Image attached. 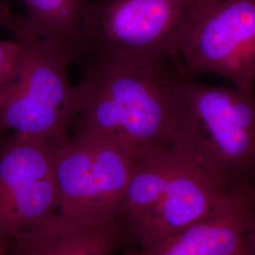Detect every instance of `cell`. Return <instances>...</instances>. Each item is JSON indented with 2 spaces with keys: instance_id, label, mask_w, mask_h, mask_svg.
I'll use <instances>...</instances> for the list:
<instances>
[{
  "instance_id": "3",
  "label": "cell",
  "mask_w": 255,
  "mask_h": 255,
  "mask_svg": "<svg viewBox=\"0 0 255 255\" xmlns=\"http://www.w3.org/2000/svg\"><path fill=\"white\" fill-rule=\"evenodd\" d=\"M0 25L18 45L14 71L0 100V135L8 130L61 145L69 138L75 86L67 78L73 59L37 36L23 15L0 6Z\"/></svg>"
},
{
  "instance_id": "1",
  "label": "cell",
  "mask_w": 255,
  "mask_h": 255,
  "mask_svg": "<svg viewBox=\"0 0 255 255\" xmlns=\"http://www.w3.org/2000/svg\"><path fill=\"white\" fill-rule=\"evenodd\" d=\"M182 78L173 58L131 64L90 57L75 86L69 131L100 133L134 160L171 146Z\"/></svg>"
},
{
  "instance_id": "12",
  "label": "cell",
  "mask_w": 255,
  "mask_h": 255,
  "mask_svg": "<svg viewBox=\"0 0 255 255\" xmlns=\"http://www.w3.org/2000/svg\"><path fill=\"white\" fill-rule=\"evenodd\" d=\"M17 54L16 41L0 40V100L12 77Z\"/></svg>"
},
{
  "instance_id": "2",
  "label": "cell",
  "mask_w": 255,
  "mask_h": 255,
  "mask_svg": "<svg viewBox=\"0 0 255 255\" xmlns=\"http://www.w3.org/2000/svg\"><path fill=\"white\" fill-rule=\"evenodd\" d=\"M171 146L231 185L255 184V95L182 73Z\"/></svg>"
},
{
  "instance_id": "11",
  "label": "cell",
  "mask_w": 255,
  "mask_h": 255,
  "mask_svg": "<svg viewBox=\"0 0 255 255\" xmlns=\"http://www.w3.org/2000/svg\"><path fill=\"white\" fill-rule=\"evenodd\" d=\"M27 27L73 60L84 57L83 24L88 0H21Z\"/></svg>"
},
{
  "instance_id": "6",
  "label": "cell",
  "mask_w": 255,
  "mask_h": 255,
  "mask_svg": "<svg viewBox=\"0 0 255 255\" xmlns=\"http://www.w3.org/2000/svg\"><path fill=\"white\" fill-rule=\"evenodd\" d=\"M176 61L188 77L219 75L255 95V0H199Z\"/></svg>"
},
{
  "instance_id": "9",
  "label": "cell",
  "mask_w": 255,
  "mask_h": 255,
  "mask_svg": "<svg viewBox=\"0 0 255 255\" xmlns=\"http://www.w3.org/2000/svg\"><path fill=\"white\" fill-rule=\"evenodd\" d=\"M255 214V184L234 188L202 219L153 245L124 255H235Z\"/></svg>"
},
{
  "instance_id": "8",
  "label": "cell",
  "mask_w": 255,
  "mask_h": 255,
  "mask_svg": "<svg viewBox=\"0 0 255 255\" xmlns=\"http://www.w3.org/2000/svg\"><path fill=\"white\" fill-rule=\"evenodd\" d=\"M236 187L172 147L162 193L153 209L128 233L127 243L139 249L153 245L202 219Z\"/></svg>"
},
{
  "instance_id": "14",
  "label": "cell",
  "mask_w": 255,
  "mask_h": 255,
  "mask_svg": "<svg viewBox=\"0 0 255 255\" xmlns=\"http://www.w3.org/2000/svg\"><path fill=\"white\" fill-rule=\"evenodd\" d=\"M235 255H255V253L250 247L247 245L246 243L245 246L243 247V248Z\"/></svg>"
},
{
  "instance_id": "13",
  "label": "cell",
  "mask_w": 255,
  "mask_h": 255,
  "mask_svg": "<svg viewBox=\"0 0 255 255\" xmlns=\"http://www.w3.org/2000/svg\"><path fill=\"white\" fill-rule=\"evenodd\" d=\"M246 243L255 253V214L250 223L246 237Z\"/></svg>"
},
{
  "instance_id": "16",
  "label": "cell",
  "mask_w": 255,
  "mask_h": 255,
  "mask_svg": "<svg viewBox=\"0 0 255 255\" xmlns=\"http://www.w3.org/2000/svg\"><path fill=\"white\" fill-rule=\"evenodd\" d=\"M2 4H3V3H2V2H1V0H0V6H1Z\"/></svg>"
},
{
  "instance_id": "10",
  "label": "cell",
  "mask_w": 255,
  "mask_h": 255,
  "mask_svg": "<svg viewBox=\"0 0 255 255\" xmlns=\"http://www.w3.org/2000/svg\"><path fill=\"white\" fill-rule=\"evenodd\" d=\"M127 241L121 219L89 226L56 212L13 237L6 255H113Z\"/></svg>"
},
{
  "instance_id": "7",
  "label": "cell",
  "mask_w": 255,
  "mask_h": 255,
  "mask_svg": "<svg viewBox=\"0 0 255 255\" xmlns=\"http://www.w3.org/2000/svg\"><path fill=\"white\" fill-rule=\"evenodd\" d=\"M57 144L19 132L0 135V239L13 237L59 208Z\"/></svg>"
},
{
  "instance_id": "5",
  "label": "cell",
  "mask_w": 255,
  "mask_h": 255,
  "mask_svg": "<svg viewBox=\"0 0 255 255\" xmlns=\"http://www.w3.org/2000/svg\"><path fill=\"white\" fill-rule=\"evenodd\" d=\"M134 162L104 135L72 131L56 148L58 212L89 226L121 219Z\"/></svg>"
},
{
  "instance_id": "15",
  "label": "cell",
  "mask_w": 255,
  "mask_h": 255,
  "mask_svg": "<svg viewBox=\"0 0 255 255\" xmlns=\"http://www.w3.org/2000/svg\"><path fill=\"white\" fill-rule=\"evenodd\" d=\"M9 245V242L0 239V255H6Z\"/></svg>"
},
{
  "instance_id": "4",
  "label": "cell",
  "mask_w": 255,
  "mask_h": 255,
  "mask_svg": "<svg viewBox=\"0 0 255 255\" xmlns=\"http://www.w3.org/2000/svg\"><path fill=\"white\" fill-rule=\"evenodd\" d=\"M198 0H91L84 57L143 64L177 59L191 32Z\"/></svg>"
}]
</instances>
